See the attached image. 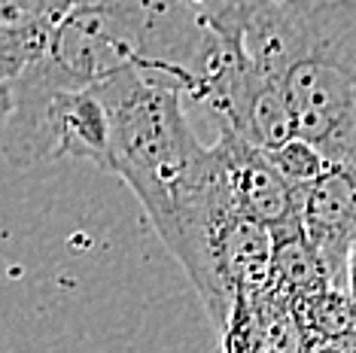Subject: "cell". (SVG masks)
Wrapping results in <instances>:
<instances>
[{"label": "cell", "mask_w": 356, "mask_h": 353, "mask_svg": "<svg viewBox=\"0 0 356 353\" xmlns=\"http://www.w3.org/2000/svg\"><path fill=\"white\" fill-rule=\"evenodd\" d=\"M347 290H350V299L356 302V240L350 247V256H347Z\"/></svg>", "instance_id": "52a82bcc"}, {"label": "cell", "mask_w": 356, "mask_h": 353, "mask_svg": "<svg viewBox=\"0 0 356 353\" xmlns=\"http://www.w3.org/2000/svg\"><path fill=\"white\" fill-rule=\"evenodd\" d=\"M268 158L283 174V180H289L298 192H305L311 183H317L332 165L329 158L323 156L314 143H307L305 138H293L277 149H268Z\"/></svg>", "instance_id": "8992f818"}, {"label": "cell", "mask_w": 356, "mask_h": 353, "mask_svg": "<svg viewBox=\"0 0 356 353\" xmlns=\"http://www.w3.org/2000/svg\"><path fill=\"white\" fill-rule=\"evenodd\" d=\"M244 31L286 92L296 138L356 167V0H244Z\"/></svg>", "instance_id": "6da1fadb"}, {"label": "cell", "mask_w": 356, "mask_h": 353, "mask_svg": "<svg viewBox=\"0 0 356 353\" xmlns=\"http://www.w3.org/2000/svg\"><path fill=\"white\" fill-rule=\"evenodd\" d=\"M95 88L110 116V174L122 176L149 222H156L207 156L186 116L183 92L140 64L113 70Z\"/></svg>", "instance_id": "7a4b0ae2"}, {"label": "cell", "mask_w": 356, "mask_h": 353, "mask_svg": "<svg viewBox=\"0 0 356 353\" xmlns=\"http://www.w3.org/2000/svg\"><path fill=\"white\" fill-rule=\"evenodd\" d=\"M3 88V152L15 167L79 158L110 174V116L98 88H52L0 83Z\"/></svg>", "instance_id": "3957f363"}, {"label": "cell", "mask_w": 356, "mask_h": 353, "mask_svg": "<svg viewBox=\"0 0 356 353\" xmlns=\"http://www.w3.org/2000/svg\"><path fill=\"white\" fill-rule=\"evenodd\" d=\"M101 0H0V79L40 58L64 19Z\"/></svg>", "instance_id": "5b68a950"}, {"label": "cell", "mask_w": 356, "mask_h": 353, "mask_svg": "<svg viewBox=\"0 0 356 353\" xmlns=\"http://www.w3.org/2000/svg\"><path fill=\"white\" fill-rule=\"evenodd\" d=\"M302 235L332 280L347 277V256L356 240L353 165H329V171L302 192Z\"/></svg>", "instance_id": "277c9868"}]
</instances>
